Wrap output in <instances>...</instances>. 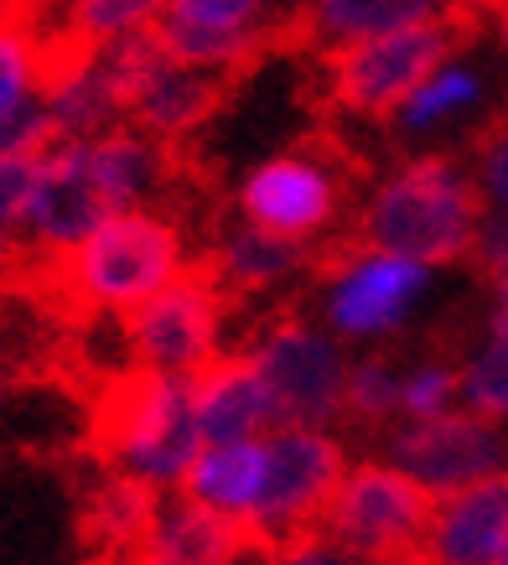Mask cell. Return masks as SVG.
Returning <instances> with one entry per match:
<instances>
[{
  "mask_svg": "<svg viewBox=\"0 0 508 565\" xmlns=\"http://www.w3.org/2000/svg\"><path fill=\"white\" fill-rule=\"evenodd\" d=\"M167 140L140 125H109L99 136H57L36 156V177L21 213V244L63 259L104 218L156 203L167 192Z\"/></svg>",
  "mask_w": 508,
  "mask_h": 565,
  "instance_id": "6da1fadb",
  "label": "cell"
},
{
  "mask_svg": "<svg viewBox=\"0 0 508 565\" xmlns=\"http://www.w3.org/2000/svg\"><path fill=\"white\" fill-rule=\"evenodd\" d=\"M483 213H488V198L477 188V172H467L457 156H415L369 192L358 234L363 244H379L394 255L452 265L473 255Z\"/></svg>",
  "mask_w": 508,
  "mask_h": 565,
  "instance_id": "7a4b0ae2",
  "label": "cell"
},
{
  "mask_svg": "<svg viewBox=\"0 0 508 565\" xmlns=\"http://www.w3.org/2000/svg\"><path fill=\"white\" fill-rule=\"evenodd\" d=\"M94 441H99L104 462L115 467V472H125V478L146 482L156 493L182 488L192 457L203 451L192 374L125 369V374L99 394Z\"/></svg>",
  "mask_w": 508,
  "mask_h": 565,
  "instance_id": "3957f363",
  "label": "cell"
},
{
  "mask_svg": "<svg viewBox=\"0 0 508 565\" xmlns=\"http://www.w3.org/2000/svg\"><path fill=\"white\" fill-rule=\"evenodd\" d=\"M177 275H187V239L177 218H167L151 203L104 218L57 265V280L73 307L99 311V317H125L130 307L151 301L161 286H171Z\"/></svg>",
  "mask_w": 508,
  "mask_h": 565,
  "instance_id": "277c9868",
  "label": "cell"
},
{
  "mask_svg": "<svg viewBox=\"0 0 508 565\" xmlns=\"http://www.w3.org/2000/svg\"><path fill=\"white\" fill-rule=\"evenodd\" d=\"M477 6L467 11H441L431 21H415V26H394V32H379L369 42H353V47L332 52V68H327V88L342 109L353 115H394L400 104L425 84V73L441 68L452 52H462L467 32H473Z\"/></svg>",
  "mask_w": 508,
  "mask_h": 565,
  "instance_id": "5b68a950",
  "label": "cell"
},
{
  "mask_svg": "<svg viewBox=\"0 0 508 565\" xmlns=\"http://www.w3.org/2000/svg\"><path fill=\"white\" fill-rule=\"evenodd\" d=\"M431 514H436V493H425L405 467L379 457L342 472L322 514V534L348 561H410L425 555Z\"/></svg>",
  "mask_w": 508,
  "mask_h": 565,
  "instance_id": "8992f818",
  "label": "cell"
},
{
  "mask_svg": "<svg viewBox=\"0 0 508 565\" xmlns=\"http://www.w3.org/2000/svg\"><path fill=\"white\" fill-rule=\"evenodd\" d=\"M348 472V451L327 426H281L265 430V493L250 524V540L286 555L296 540L322 530V514Z\"/></svg>",
  "mask_w": 508,
  "mask_h": 565,
  "instance_id": "52a82bcc",
  "label": "cell"
},
{
  "mask_svg": "<svg viewBox=\"0 0 508 565\" xmlns=\"http://www.w3.org/2000/svg\"><path fill=\"white\" fill-rule=\"evenodd\" d=\"M436 265L379 244H363L353 255H342L332 265L322 286V322L338 332L342 343H379L394 338L400 327L421 311V301L431 296Z\"/></svg>",
  "mask_w": 508,
  "mask_h": 565,
  "instance_id": "ba28073f",
  "label": "cell"
},
{
  "mask_svg": "<svg viewBox=\"0 0 508 565\" xmlns=\"http://www.w3.org/2000/svg\"><path fill=\"white\" fill-rule=\"evenodd\" d=\"M125 353L156 374H203L223 359V296L213 275H177L171 286L119 317Z\"/></svg>",
  "mask_w": 508,
  "mask_h": 565,
  "instance_id": "9c48e42d",
  "label": "cell"
},
{
  "mask_svg": "<svg viewBox=\"0 0 508 565\" xmlns=\"http://www.w3.org/2000/svg\"><path fill=\"white\" fill-rule=\"evenodd\" d=\"M250 359L271 384L281 420L332 426L338 415H348V369L353 363L342 359L332 327L322 332L301 317H281L254 338Z\"/></svg>",
  "mask_w": 508,
  "mask_h": 565,
  "instance_id": "30bf717a",
  "label": "cell"
},
{
  "mask_svg": "<svg viewBox=\"0 0 508 565\" xmlns=\"http://www.w3.org/2000/svg\"><path fill=\"white\" fill-rule=\"evenodd\" d=\"M384 457L405 467L425 493H457L467 482L508 472V430L493 415H477L467 405H452L425 420H400L384 436Z\"/></svg>",
  "mask_w": 508,
  "mask_h": 565,
  "instance_id": "8fae6325",
  "label": "cell"
},
{
  "mask_svg": "<svg viewBox=\"0 0 508 565\" xmlns=\"http://www.w3.org/2000/svg\"><path fill=\"white\" fill-rule=\"evenodd\" d=\"M290 26V0H167L151 32L177 57L234 73Z\"/></svg>",
  "mask_w": 508,
  "mask_h": 565,
  "instance_id": "7c38bea8",
  "label": "cell"
},
{
  "mask_svg": "<svg viewBox=\"0 0 508 565\" xmlns=\"http://www.w3.org/2000/svg\"><path fill=\"white\" fill-rule=\"evenodd\" d=\"M338 207H342V177L332 172V161L311 151L265 156L239 182V218H250L296 244L322 239L327 228L338 223Z\"/></svg>",
  "mask_w": 508,
  "mask_h": 565,
  "instance_id": "4fadbf2b",
  "label": "cell"
},
{
  "mask_svg": "<svg viewBox=\"0 0 508 565\" xmlns=\"http://www.w3.org/2000/svg\"><path fill=\"white\" fill-rule=\"evenodd\" d=\"M229 94V73L187 63L156 32H136V78H130V125L161 140H182L213 120Z\"/></svg>",
  "mask_w": 508,
  "mask_h": 565,
  "instance_id": "5bb4252c",
  "label": "cell"
},
{
  "mask_svg": "<svg viewBox=\"0 0 508 565\" xmlns=\"http://www.w3.org/2000/svg\"><path fill=\"white\" fill-rule=\"evenodd\" d=\"M504 550H508V478L504 472L436 498L431 534H425V561L504 565Z\"/></svg>",
  "mask_w": 508,
  "mask_h": 565,
  "instance_id": "9a60e30c",
  "label": "cell"
},
{
  "mask_svg": "<svg viewBox=\"0 0 508 565\" xmlns=\"http://www.w3.org/2000/svg\"><path fill=\"white\" fill-rule=\"evenodd\" d=\"M192 394H198V426L203 441H250L281 426L275 394L265 374L254 369V359H213L203 374H192Z\"/></svg>",
  "mask_w": 508,
  "mask_h": 565,
  "instance_id": "2e32d148",
  "label": "cell"
},
{
  "mask_svg": "<svg viewBox=\"0 0 508 565\" xmlns=\"http://www.w3.org/2000/svg\"><path fill=\"white\" fill-rule=\"evenodd\" d=\"M244 545H254L250 530H239L234 519L203 509L198 498H156L151 530H146V545L140 555L161 565H223L234 561Z\"/></svg>",
  "mask_w": 508,
  "mask_h": 565,
  "instance_id": "e0dca14e",
  "label": "cell"
},
{
  "mask_svg": "<svg viewBox=\"0 0 508 565\" xmlns=\"http://www.w3.org/2000/svg\"><path fill=\"white\" fill-rule=\"evenodd\" d=\"M182 493L198 498L203 509L234 519L239 530H250L260 514V493H265V436L250 441H203L182 478Z\"/></svg>",
  "mask_w": 508,
  "mask_h": 565,
  "instance_id": "ac0fdd59",
  "label": "cell"
},
{
  "mask_svg": "<svg viewBox=\"0 0 508 565\" xmlns=\"http://www.w3.org/2000/svg\"><path fill=\"white\" fill-rule=\"evenodd\" d=\"M493 99V84L488 73L467 63L462 52H452L441 68L425 73V84L410 94L400 109H394L390 120L394 130L405 140H425V136H446V130H457V125L477 120Z\"/></svg>",
  "mask_w": 508,
  "mask_h": 565,
  "instance_id": "d6986e66",
  "label": "cell"
},
{
  "mask_svg": "<svg viewBox=\"0 0 508 565\" xmlns=\"http://www.w3.org/2000/svg\"><path fill=\"white\" fill-rule=\"evenodd\" d=\"M441 11H452V0H301L296 26L306 32V42H317L322 52H338L353 47V42H369L379 32H394V26L431 21Z\"/></svg>",
  "mask_w": 508,
  "mask_h": 565,
  "instance_id": "ffe728a7",
  "label": "cell"
},
{
  "mask_svg": "<svg viewBox=\"0 0 508 565\" xmlns=\"http://www.w3.org/2000/svg\"><path fill=\"white\" fill-rule=\"evenodd\" d=\"M306 244L281 239L260 223L239 218L234 228L219 234V249H213V280L219 286H234V291H271L281 280L301 270Z\"/></svg>",
  "mask_w": 508,
  "mask_h": 565,
  "instance_id": "44dd1931",
  "label": "cell"
},
{
  "mask_svg": "<svg viewBox=\"0 0 508 565\" xmlns=\"http://www.w3.org/2000/svg\"><path fill=\"white\" fill-rule=\"evenodd\" d=\"M156 488L146 482L125 478L109 467V478L88 493V509H84V534L88 545L104 550V555H140L146 545V530H151V514H156Z\"/></svg>",
  "mask_w": 508,
  "mask_h": 565,
  "instance_id": "7402d4cb",
  "label": "cell"
},
{
  "mask_svg": "<svg viewBox=\"0 0 508 565\" xmlns=\"http://www.w3.org/2000/svg\"><path fill=\"white\" fill-rule=\"evenodd\" d=\"M167 0H68L63 11V42L68 47H99L115 36L151 32Z\"/></svg>",
  "mask_w": 508,
  "mask_h": 565,
  "instance_id": "603a6c76",
  "label": "cell"
},
{
  "mask_svg": "<svg viewBox=\"0 0 508 565\" xmlns=\"http://www.w3.org/2000/svg\"><path fill=\"white\" fill-rule=\"evenodd\" d=\"M47 88V52L17 17L0 21V120H11L21 104Z\"/></svg>",
  "mask_w": 508,
  "mask_h": 565,
  "instance_id": "cb8c5ba5",
  "label": "cell"
},
{
  "mask_svg": "<svg viewBox=\"0 0 508 565\" xmlns=\"http://www.w3.org/2000/svg\"><path fill=\"white\" fill-rule=\"evenodd\" d=\"M462 405L508 426V332H488L483 348L462 363Z\"/></svg>",
  "mask_w": 508,
  "mask_h": 565,
  "instance_id": "d4e9b609",
  "label": "cell"
},
{
  "mask_svg": "<svg viewBox=\"0 0 508 565\" xmlns=\"http://www.w3.org/2000/svg\"><path fill=\"white\" fill-rule=\"evenodd\" d=\"M400 363L390 359H358L348 369V415L363 426H390L400 415Z\"/></svg>",
  "mask_w": 508,
  "mask_h": 565,
  "instance_id": "484cf974",
  "label": "cell"
},
{
  "mask_svg": "<svg viewBox=\"0 0 508 565\" xmlns=\"http://www.w3.org/2000/svg\"><path fill=\"white\" fill-rule=\"evenodd\" d=\"M462 405V369L446 359H421L400 374V420H425Z\"/></svg>",
  "mask_w": 508,
  "mask_h": 565,
  "instance_id": "4316f807",
  "label": "cell"
},
{
  "mask_svg": "<svg viewBox=\"0 0 508 565\" xmlns=\"http://www.w3.org/2000/svg\"><path fill=\"white\" fill-rule=\"evenodd\" d=\"M477 188H483L488 207L508 213V130H493L488 146L477 151Z\"/></svg>",
  "mask_w": 508,
  "mask_h": 565,
  "instance_id": "83f0119b",
  "label": "cell"
},
{
  "mask_svg": "<svg viewBox=\"0 0 508 565\" xmlns=\"http://www.w3.org/2000/svg\"><path fill=\"white\" fill-rule=\"evenodd\" d=\"M473 259L483 265V270H508V213H498V207H488V213H483Z\"/></svg>",
  "mask_w": 508,
  "mask_h": 565,
  "instance_id": "f1b7e54d",
  "label": "cell"
},
{
  "mask_svg": "<svg viewBox=\"0 0 508 565\" xmlns=\"http://www.w3.org/2000/svg\"><path fill=\"white\" fill-rule=\"evenodd\" d=\"M488 332H508V270H488Z\"/></svg>",
  "mask_w": 508,
  "mask_h": 565,
  "instance_id": "f546056e",
  "label": "cell"
},
{
  "mask_svg": "<svg viewBox=\"0 0 508 565\" xmlns=\"http://www.w3.org/2000/svg\"><path fill=\"white\" fill-rule=\"evenodd\" d=\"M477 11L493 21V32H498V47H504V57H508V0H483Z\"/></svg>",
  "mask_w": 508,
  "mask_h": 565,
  "instance_id": "4dcf8cb0",
  "label": "cell"
},
{
  "mask_svg": "<svg viewBox=\"0 0 508 565\" xmlns=\"http://www.w3.org/2000/svg\"><path fill=\"white\" fill-rule=\"evenodd\" d=\"M42 6H52V0H6V11H11V17H36Z\"/></svg>",
  "mask_w": 508,
  "mask_h": 565,
  "instance_id": "1f68e13d",
  "label": "cell"
},
{
  "mask_svg": "<svg viewBox=\"0 0 508 565\" xmlns=\"http://www.w3.org/2000/svg\"><path fill=\"white\" fill-rule=\"evenodd\" d=\"M0 411H6V384H0Z\"/></svg>",
  "mask_w": 508,
  "mask_h": 565,
  "instance_id": "d6a6232c",
  "label": "cell"
},
{
  "mask_svg": "<svg viewBox=\"0 0 508 565\" xmlns=\"http://www.w3.org/2000/svg\"><path fill=\"white\" fill-rule=\"evenodd\" d=\"M467 6H483V0H467Z\"/></svg>",
  "mask_w": 508,
  "mask_h": 565,
  "instance_id": "836d02e7",
  "label": "cell"
},
{
  "mask_svg": "<svg viewBox=\"0 0 508 565\" xmlns=\"http://www.w3.org/2000/svg\"><path fill=\"white\" fill-rule=\"evenodd\" d=\"M504 565H508V550H504Z\"/></svg>",
  "mask_w": 508,
  "mask_h": 565,
  "instance_id": "e575fe53",
  "label": "cell"
}]
</instances>
